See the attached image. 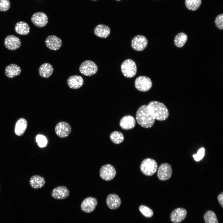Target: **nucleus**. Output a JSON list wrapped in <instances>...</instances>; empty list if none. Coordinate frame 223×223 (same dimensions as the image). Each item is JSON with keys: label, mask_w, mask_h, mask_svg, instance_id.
Here are the masks:
<instances>
[{"label": "nucleus", "mask_w": 223, "mask_h": 223, "mask_svg": "<svg viewBox=\"0 0 223 223\" xmlns=\"http://www.w3.org/2000/svg\"><path fill=\"white\" fill-rule=\"evenodd\" d=\"M147 107L149 113L155 120L164 121L168 116V110L165 105L162 103L151 101L147 105Z\"/></svg>", "instance_id": "obj_1"}, {"label": "nucleus", "mask_w": 223, "mask_h": 223, "mask_svg": "<svg viewBox=\"0 0 223 223\" xmlns=\"http://www.w3.org/2000/svg\"><path fill=\"white\" fill-rule=\"evenodd\" d=\"M138 123L142 127L146 128L151 127L154 124L155 120L149 113L147 105L141 106L138 110L136 114Z\"/></svg>", "instance_id": "obj_2"}, {"label": "nucleus", "mask_w": 223, "mask_h": 223, "mask_svg": "<svg viewBox=\"0 0 223 223\" xmlns=\"http://www.w3.org/2000/svg\"><path fill=\"white\" fill-rule=\"evenodd\" d=\"M158 165L154 160L147 158L144 159L141 163L140 169L143 174L147 176H151L157 171Z\"/></svg>", "instance_id": "obj_3"}, {"label": "nucleus", "mask_w": 223, "mask_h": 223, "mask_svg": "<svg viewBox=\"0 0 223 223\" xmlns=\"http://www.w3.org/2000/svg\"><path fill=\"white\" fill-rule=\"evenodd\" d=\"M121 69L123 74L127 78L132 77L135 75L137 73L136 64L135 62L131 59L125 60L121 64Z\"/></svg>", "instance_id": "obj_4"}, {"label": "nucleus", "mask_w": 223, "mask_h": 223, "mask_svg": "<svg viewBox=\"0 0 223 223\" xmlns=\"http://www.w3.org/2000/svg\"><path fill=\"white\" fill-rule=\"evenodd\" d=\"M79 69L80 72L82 74L90 76L96 73L98 68L96 64L93 61L87 60L81 64Z\"/></svg>", "instance_id": "obj_5"}, {"label": "nucleus", "mask_w": 223, "mask_h": 223, "mask_svg": "<svg viewBox=\"0 0 223 223\" xmlns=\"http://www.w3.org/2000/svg\"><path fill=\"white\" fill-rule=\"evenodd\" d=\"M135 88L139 91L145 92L149 90L152 86V82L149 77L145 76H140L135 81Z\"/></svg>", "instance_id": "obj_6"}, {"label": "nucleus", "mask_w": 223, "mask_h": 223, "mask_svg": "<svg viewBox=\"0 0 223 223\" xmlns=\"http://www.w3.org/2000/svg\"><path fill=\"white\" fill-rule=\"evenodd\" d=\"M116 174L115 168L112 165L107 164L103 165L100 168L99 175L101 178L106 181L113 179Z\"/></svg>", "instance_id": "obj_7"}, {"label": "nucleus", "mask_w": 223, "mask_h": 223, "mask_svg": "<svg viewBox=\"0 0 223 223\" xmlns=\"http://www.w3.org/2000/svg\"><path fill=\"white\" fill-rule=\"evenodd\" d=\"M172 174L171 166L167 163L161 164L159 167L157 172L158 178L161 181H164L169 179Z\"/></svg>", "instance_id": "obj_8"}, {"label": "nucleus", "mask_w": 223, "mask_h": 223, "mask_svg": "<svg viewBox=\"0 0 223 223\" xmlns=\"http://www.w3.org/2000/svg\"><path fill=\"white\" fill-rule=\"evenodd\" d=\"M72 129L70 125L65 121L58 123L55 128V132L60 138H65L68 136L71 133Z\"/></svg>", "instance_id": "obj_9"}, {"label": "nucleus", "mask_w": 223, "mask_h": 223, "mask_svg": "<svg viewBox=\"0 0 223 223\" xmlns=\"http://www.w3.org/2000/svg\"><path fill=\"white\" fill-rule=\"evenodd\" d=\"M148 43V40L145 36L138 35L135 36L132 39L131 46L135 50L141 51L146 48Z\"/></svg>", "instance_id": "obj_10"}, {"label": "nucleus", "mask_w": 223, "mask_h": 223, "mask_svg": "<svg viewBox=\"0 0 223 223\" xmlns=\"http://www.w3.org/2000/svg\"><path fill=\"white\" fill-rule=\"evenodd\" d=\"M97 203L98 202L96 198L88 197L85 198L82 202L81 208L82 211L85 212L90 213L94 210Z\"/></svg>", "instance_id": "obj_11"}, {"label": "nucleus", "mask_w": 223, "mask_h": 223, "mask_svg": "<svg viewBox=\"0 0 223 223\" xmlns=\"http://www.w3.org/2000/svg\"><path fill=\"white\" fill-rule=\"evenodd\" d=\"M47 47L50 50H57L61 47L62 42L61 39L54 35L48 36L45 41Z\"/></svg>", "instance_id": "obj_12"}, {"label": "nucleus", "mask_w": 223, "mask_h": 223, "mask_svg": "<svg viewBox=\"0 0 223 223\" xmlns=\"http://www.w3.org/2000/svg\"><path fill=\"white\" fill-rule=\"evenodd\" d=\"M31 20L35 25L41 28L46 25L48 22V18L44 12H39L34 13L32 15Z\"/></svg>", "instance_id": "obj_13"}, {"label": "nucleus", "mask_w": 223, "mask_h": 223, "mask_svg": "<svg viewBox=\"0 0 223 223\" xmlns=\"http://www.w3.org/2000/svg\"><path fill=\"white\" fill-rule=\"evenodd\" d=\"M21 42L20 39L17 37L10 35L5 38L4 45L6 47L10 50H15L20 46Z\"/></svg>", "instance_id": "obj_14"}, {"label": "nucleus", "mask_w": 223, "mask_h": 223, "mask_svg": "<svg viewBox=\"0 0 223 223\" xmlns=\"http://www.w3.org/2000/svg\"><path fill=\"white\" fill-rule=\"evenodd\" d=\"M187 211L183 208H177L174 210L170 215V219L174 223H179L186 217Z\"/></svg>", "instance_id": "obj_15"}, {"label": "nucleus", "mask_w": 223, "mask_h": 223, "mask_svg": "<svg viewBox=\"0 0 223 223\" xmlns=\"http://www.w3.org/2000/svg\"><path fill=\"white\" fill-rule=\"evenodd\" d=\"M68 189L64 186H59L54 188L51 193V196L57 199H63L67 198L69 195Z\"/></svg>", "instance_id": "obj_16"}, {"label": "nucleus", "mask_w": 223, "mask_h": 223, "mask_svg": "<svg viewBox=\"0 0 223 223\" xmlns=\"http://www.w3.org/2000/svg\"><path fill=\"white\" fill-rule=\"evenodd\" d=\"M83 78L79 76L74 75L70 76L68 79L67 83L68 86L71 88L76 89L81 88L84 84Z\"/></svg>", "instance_id": "obj_17"}, {"label": "nucleus", "mask_w": 223, "mask_h": 223, "mask_svg": "<svg viewBox=\"0 0 223 223\" xmlns=\"http://www.w3.org/2000/svg\"><path fill=\"white\" fill-rule=\"evenodd\" d=\"M106 203L109 208L115 209L120 207L121 201L118 195L115 194H112L108 195L107 197Z\"/></svg>", "instance_id": "obj_18"}, {"label": "nucleus", "mask_w": 223, "mask_h": 223, "mask_svg": "<svg viewBox=\"0 0 223 223\" xmlns=\"http://www.w3.org/2000/svg\"><path fill=\"white\" fill-rule=\"evenodd\" d=\"M136 124L134 118L130 116H126L123 117L120 120V125L124 129L129 130L133 128Z\"/></svg>", "instance_id": "obj_19"}, {"label": "nucleus", "mask_w": 223, "mask_h": 223, "mask_svg": "<svg viewBox=\"0 0 223 223\" xmlns=\"http://www.w3.org/2000/svg\"><path fill=\"white\" fill-rule=\"evenodd\" d=\"M110 33V28L105 25L98 24L96 26L94 29V33L95 35L101 38H107L109 36Z\"/></svg>", "instance_id": "obj_20"}, {"label": "nucleus", "mask_w": 223, "mask_h": 223, "mask_svg": "<svg viewBox=\"0 0 223 223\" xmlns=\"http://www.w3.org/2000/svg\"><path fill=\"white\" fill-rule=\"evenodd\" d=\"M54 71L52 66L48 63L42 64L39 67L38 72L40 75L43 78H48L52 75Z\"/></svg>", "instance_id": "obj_21"}, {"label": "nucleus", "mask_w": 223, "mask_h": 223, "mask_svg": "<svg viewBox=\"0 0 223 223\" xmlns=\"http://www.w3.org/2000/svg\"><path fill=\"white\" fill-rule=\"evenodd\" d=\"M20 67L15 64L7 65L5 69V74L8 78H12L19 75L21 72Z\"/></svg>", "instance_id": "obj_22"}, {"label": "nucleus", "mask_w": 223, "mask_h": 223, "mask_svg": "<svg viewBox=\"0 0 223 223\" xmlns=\"http://www.w3.org/2000/svg\"><path fill=\"white\" fill-rule=\"evenodd\" d=\"M45 181L42 177L35 175L32 176L29 180V183L33 189H38L42 187L45 185Z\"/></svg>", "instance_id": "obj_23"}, {"label": "nucleus", "mask_w": 223, "mask_h": 223, "mask_svg": "<svg viewBox=\"0 0 223 223\" xmlns=\"http://www.w3.org/2000/svg\"><path fill=\"white\" fill-rule=\"evenodd\" d=\"M15 31L20 35H26L30 31V27L26 23L20 21L17 22L15 26Z\"/></svg>", "instance_id": "obj_24"}, {"label": "nucleus", "mask_w": 223, "mask_h": 223, "mask_svg": "<svg viewBox=\"0 0 223 223\" xmlns=\"http://www.w3.org/2000/svg\"><path fill=\"white\" fill-rule=\"evenodd\" d=\"M27 125V121L24 118L19 119L17 122L15 128V132L18 136L22 135L25 131Z\"/></svg>", "instance_id": "obj_25"}, {"label": "nucleus", "mask_w": 223, "mask_h": 223, "mask_svg": "<svg viewBox=\"0 0 223 223\" xmlns=\"http://www.w3.org/2000/svg\"><path fill=\"white\" fill-rule=\"evenodd\" d=\"M187 40V36L184 33L181 32L178 33L175 37L174 43L177 47L181 48L185 44Z\"/></svg>", "instance_id": "obj_26"}, {"label": "nucleus", "mask_w": 223, "mask_h": 223, "mask_svg": "<svg viewBox=\"0 0 223 223\" xmlns=\"http://www.w3.org/2000/svg\"><path fill=\"white\" fill-rule=\"evenodd\" d=\"M111 140L115 144H119L122 142L124 139L123 134L118 131L112 132L110 136Z\"/></svg>", "instance_id": "obj_27"}, {"label": "nucleus", "mask_w": 223, "mask_h": 223, "mask_svg": "<svg viewBox=\"0 0 223 223\" xmlns=\"http://www.w3.org/2000/svg\"><path fill=\"white\" fill-rule=\"evenodd\" d=\"M204 219L205 223H218L216 214L212 211H208L205 213Z\"/></svg>", "instance_id": "obj_28"}, {"label": "nucleus", "mask_w": 223, "mask_h": 223, "mask_svg": "<svg viewBox=\"0 0 223 223\" xmlns=\"http://www.w3.org/2000/svg\"><path fill=\"white\" fill-rule=\"evenodd\" d=\"M201 2V0H186L185 4L188 9L195 11L199 8Z\"/></svg>", "instance_id": "obj_29"}, {"label": "nucleus", "mask_w": 223, "mask_h": 223, "mask_svg": "<svg viewBox=\"0 0 223 223\" xmlns=\"http://www.w3.org/2000/svg\"><path fill=\"white\" fill-rule=\"evenodd\" d=\"M139 208L140 212L145 217L150 218L153 216V212L152 210L149 207L145 205H141L140 206Z\"/></svg>", "instance_id": "obj_30"}, {"label": "nucleus", "mask_w": 223, "mask_h": 223, "mask_svg": "<svg viewBox=\"0 0 223 223\" xmlns=\"http://www.w3.org/2000/svg\"><path fill=\"white\" fill-rule=\"evenodd\" d=\"M36 140L38 146L40 147H43L46 146L47 141L45 136L42 135H38L36 138Z\"/></svg>", "instance_id": "obj_31"}, {"label": "nucleus", "mask_w": 223, "mask_h": 223, "mask_svg": "<svg viewBox=\"0 0 223 223\" xmlns=\"http://www.w3.org/2000/svg\"><path fill=\"white\" fill-rule=\"evenodd\" d=\"M205 149L203 147L199 149L196 154L193 155L195 160L196 161H199L204 157L205 155Z\"/></svg>", "instance_id": "obj_32"}, {"label": "nucleus", "mask_w": 223, "mask_h": 223, "mask_svg": "<svg viewBox=\"0 0 223 223\" xmlns=\"http://www.w3.org/2000/svg\"><path fill=\"white\" fill-rule=\"evenodd\" d=\"M10 3L9 0H0V11H5L10 8Z\"/></svg>", "instance_id": "obj_33"}, {"label": "nucleus", "mask_w": 223, "mask_h": 223, "mask_svg": "<svg viewBox=\"0 0 223 223\" xmlns=\"http://www.w3.org/2000/svg\"><path fill=\"white\" fill-rule=\"evenodd\" d=\"M215 23L216 27L220 29H223V14H220L216 17Z\"/></svg>", "instance_id": "obj_34"}, {"label": "nucleus", "mask_w": 223, "mask_h": 223, "mask_svg": "<svg viewBox=\"0 0 223 223\" xmlns=\"http://www.w3.org/2000/svg\"><path fill=\"white\" fill-rule=\"evenodd\" d=\"M223 192L219 194L217 196L218 201L222 207L223 208Z\"/></svg>", "instance_id": "obj_35"}, {"label": "nucleus", "mask_w": 223, "mask_h": 223, "mask_svg": "<svg viewBox=\"0 0 223 223\" xmlns=\"http://www.w3.org/2000/svg\"><path fill=\"white\" fill-rule=\"evenodd\" d=\"M92 0V1H96V0Z\"/></svg>", "instance_id": "obj_36"}, {"label": "nucleus", "mask_w": 223, "mask_h": 223, "mask_svg": "<svg viewBox=\"0 0 223 223\" xmlns=\"http://www.w3.org/2000/svg\"><path fill=\"white\" fill-rule=\"evenodd\" d=\"M117 0L119 1V0Z\"/></svg>", "instance_id": "obj_37"}]
</instances>
